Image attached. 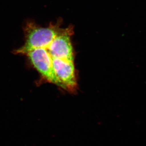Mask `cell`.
Listing matches in <instances>:
<instances>
[{
	"label": "cell",
	"mask_w": 146,
	"mask_h": 146,
	"mask_svg": "<svg viewBox=\"0 0 146 146\" xmlns=\"http://www.w3.org/2000/svg\"><path fill=\"white\" fill-rule=\"evenodd\" d=\"M52 63L58 86L64 90H74L77 80L74 60L55 58L52 60Z\"/></svg>",
	"instance_id": "1"
}]
</instances>
